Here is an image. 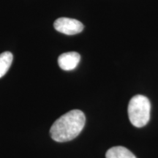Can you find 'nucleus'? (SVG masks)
<instances>
[{"instance_id": "1", "label": "nucleus", "mask_w": 158, "mask_h": 158, "mask_svg": "<svg viewBox=\"0 0 158 158\" xmlns=\"http://www.w3.org/2000/svg\"><path fill=\"white\" fill-rule=\"evenodd\" d=\"M86 122L84 114L80 110H72L59 117L50 129V135L56 142H67L76 138Z\"/></svg>"}, {"instance_id": "2", "label": "nucleus", "mask_w": 158, "mask_h": 158, "mask_svg": "<svg viewBox=\"0 0 158 158\" xmlns=\"http://www.w3.org/2000/svg\"><path fill=\"white\" fill-rule=\"evenodd\" d=\"M151 103L147 97L138 94L132 98L128 105L130 121L136 127H143L149 121Z\"/></svg>"}, {"instance_id": "3", "label": "nucleus", "mask_w": 158, "mask_h": 158, "mask_svg": "<svg viewBox=\"0 0 158 158\" xmlns=\"http://www.w3.org/2000/svg\"><path fill=\"white\" fill-rule=\"evenodd\" d=\"M54 27L56 31L67 35H73L81 32L84 25L76 19L69 18H59L54 23Z\"/></svg>"}, {"instance_id": "4", "label": "nucleus", "mask_w": 158, "mask_h": 158, "mask_svg": "<svg viewBox=\"0 0 158 158\" xmlns=\"http://www.w3.org/2000/svg\"><path fill=\"white\" fill-rule=\"evenodd\" d=\"M80 60V54L75 51H71L61 54L58 58V64L62 70H72L78 66Z\"/></svg>"}, {"instance_id": "5", "label": "nucleus", "mask_w": 158, "mask_h": 158, "mask_svg": "<svg viewBox=\"0 0 158 158\" xmlns=\"http://www.w3.org/2000/svg\"><path fill=\"white\" fill-rule=\"evenodd\" d=\"M106 158H136L130 150L124 147H114L108 149L106 155Z\"/></svg>"}, {"instance_id": "6", "label": "nucleus", "mask_w": 158, "mask_h": 158, "mask_svg": "<svg viewBox=\"0 0 158 158\" xmlns=\"http://www.w3.org/2000/svg\"><path fill=\"white\" fill-rule=\"evenodd\" d=\"M13 54L10 51H5L0 54V78L5 76L13 62Z\"/></svg>"}]
</instances>
